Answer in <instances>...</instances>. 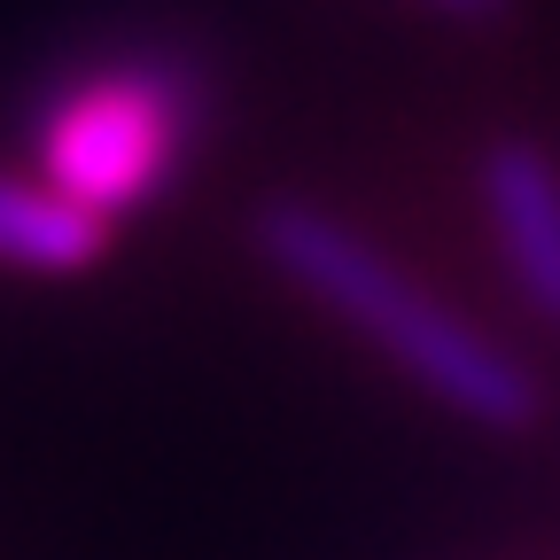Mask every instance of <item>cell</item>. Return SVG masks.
Segmentation results:
<instances>
[{
	"label": "cell",
	"mask_w": 560,
	"mask_h": 560,
	"mask_svg": "<svg viewBox=\"0 0 560 560\" xmlns=\"http://www.w3.org/2000/svg\"><path fill=\"white\" fill-rule=\"evenodd\" d=\"M482 210H490V234H499L522 296L560 319V172L545 149L529 140H499L482 156Z\"/></svg>",
	"instance_id": "cell-3"
},
{
	"label": "cell",
	"mask_w": 560,
	"mask_h": 560,
	"mask_svg": "<svg viewBox=\"0 0 560 560\" xmlns=\"http://www.w3.org/2000/svg\"><path fill=\"white\" fill-rule=\"evenodd\" d=\"M102 249H109V219L79 210L47 179L0 172V265H16V272H86Z\"/></svg>",
	"instance_id": "cell-4"
},
{
	"label": "cell",
	"mask_w": 560,
	"mask_h": 560,
	"mask_svg": "<svg viewBox=\"0 0 560 560\" xmlns=\"http://www.w3.org/2000/svg\"><path fill=\"white\" fill-rule=\"evenodd\" d=\"M436 9H444V16H499L506 0H436Z\"/></svg>",
	"instance_id": "cell-5"
},
{
	"label": "cell",
	"mask_w": 560,
	"mask_h": 560,
	"mask_svg": "<svg viewBox=\"0 0 560 560\" xmlns=\"http://www.w3.org/2000/svg\"><path fill=\"white\" fill-rule=\"evenodd\" d=\"M257 249H265V265L280 280H296L312 304H327L342 327H359L382 359H397L452 412L482 420V429H529L537 420V374L514 359V350L475 335L429 289H412V280L374 242H359L342 219H327L312 202H272L257 219Z\"/></svg>",
	"instance_id": "cell-1"
},
{
	"label": "cell",
	"mask_w": 560,
	"mask_h": 560,
	"mask_svg": "<svg viewBox=\"0 0 560 560\" xmlns=\"http://www.w3.org/2000/svg\"><path fill=\"white\" fill-rule=\"evenodd\" d=\"M195 132V94L172 62H125L79 79L39 125V179L62 187L79 210L117 219V210L149 202Z\"/></svg>",
	"instance_id": "cell-2"
}]
</instances>
